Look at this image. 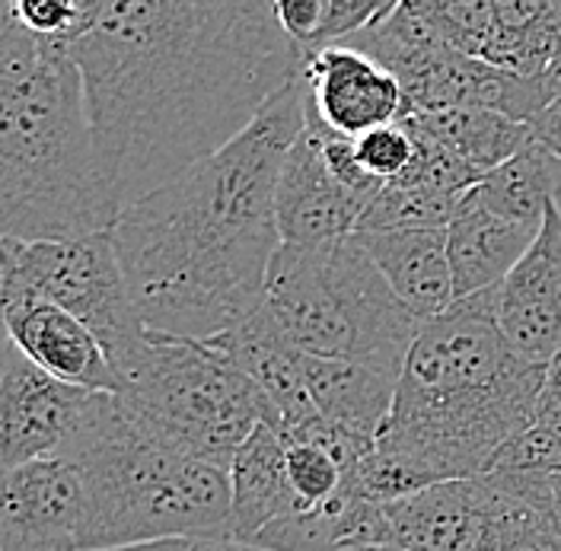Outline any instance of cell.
<instances>
[{
    "label": "cell",
    "instance_id": "f1b7e54d",
    "mask_svg": "<svg viewBox=\"0 0 561 551\" xmlns=\"http://www.w3.org/2000/svg\"><path fill=\"white\" fill-rule=\"evenodd\" d=\"M561 469V437L542 424H529L494 456L491 472L497 475H539ZM489 472V475H491Z\"/></svg>",
    "mask_w": 561,
    "mask_h": 551
},
{
    "label": "cell",
    "instance_id": "30bf717a",
    "mask_svg": "<svg viewBox=\"0 0 561 551\" xmlns=\"http://www.w3.org/2000/svg\"><path fill=\"white\" fill-rule=\"evenodd\" d=\"M115 395L45 374L3 335L0 357V466L65 459L112 409Z\"/></svg>",
    "mask_w": 561,
    "mask_h": 551
},
{
    "label": "cell",
    "instance_id": "d4e9b609",
    "mask_svg": "<svg viewBox=\"0 0 561 551\" xmlns=\"http://www.w3.org/2000/svg\"><path fill=\"white\" fill-rule=\"evenodd\" d=\"M437 484L440 482L421 466L419 459H412L409 452L377 444V449L370 456H364L345 475L342 494L389 507V504H402L415 494H424Z\"/></svg>",
    "mask_w": 561,
    "mask_h": 551
},
{
    "label": "cell",
    "instance_id": "4dcf8cb0",
    "mask_svg": "<svg viewBox=\"0 0 561 551\" xmlns=\"http://www.w3.org/2000/svg\"><path fill=\"white\" fill-rule=\"evenodd\" d=\"M275 13L287 38L304 55H313L325 16V0H275Z\"/></svg>",
    "mask_w": 561,
    "mask_h": 551
},
{
    "label": "cell",
    "instance_id": "d6a6232c",
    "mask_svg": "<svg viewBox=\"0 0 561 551\" xmlns=\"http://www.w3.org/2000/svg\"><path fill=\"white\" fill-rule=\"evenodd\" d=\"M108 551H262L233 542L227 536H182V539H160V542H144V546H128V549Z\"/></svg>",
    "mask_w": 561,
    "mask_h": 551
},
{
    "label": "cell",
    "instance_id": "8992f818",
    "mask_svg": "<svg viewBox=\"0 0 561 551\" xmlns=\"http://www.w3.org/2000/svg\"><path fill=\"white\" fill-rule=\"evenodd\" d=\"M265 310L300 354L354 360L399 377L424 325L354 237L280 245L265 280Z\"/></svg>",
    "mask_w": 561,
    "mask_h": 551
},
{
    "label": "cell",
    "instance_id": "e575fe53",
    "mask_svg": "<svg viewBox=\"0 0 561 551\" xmlns=\"http://www.w3.org/2000/svg\"><path fill=\"white\" fill-rule=\"evenodd\" d=\"M529 131H533V140L539 147H546L552 157L561 160V100L559 103L546 105L533 122H529Z\"/></svg>",
    "mask_w": 561,
    "mask_h": 551
},
{
    "label": "cell",
    "instance_id": "d590c367",
    "mask_svg": "<svg viewBox=\"0 0 561 551\" xmlns=\"http://www.w3.org/2000/svg\"><path fill=\"white\" fill-rule=\"evenodd\" d=\"M542 83V93H546V103H559L561 100V51L552 58V65L546 68V73L539 77Z\"/></svg>",
    "mask_w": 561,
    "mask_h": 551
},
{
    "label": "cell",
    "instance_id": "ffe728a7",
    "mask_svg": "<svg viewBox=\"0 0 561 551\" xmlns=\"http://www.w3.org/2000/svg\"><path fill=\"white\" fill-rule=\"evenodd\" d=\"M304 374L316 412L354 437L380 444L396 405L399 374L354 360H325L304 354Z\"/></svg>",
    "mask_w": 561,
    "mask_h": 551
},
{
    "label": "cell",
    "instance_id": "6da1fadb",
    "mask_svg": "<svg viewBox=\"0 0 561 551\" xmlns=\"http://www.w3.org/2000/svg\"><path fill=\"white\" fill-rule=\"evenodd\" d=\"M68 48L122 210L233 144L304 70L272 0H90Z\"/></svg>",
    "mask_w": 561,
    "mask_h": 551
},
{
    "label": "cell",
    "instance_id": "8d00e7d4",
    "mask_svg": "<svg viewBox=\"0 0 561 551\" xmlns=\"http://www.w3.org/2000/svg\"><path fill=\"white\" fill-rule=\"evenodd\" d=\"M329 551H402V549H392V546H357V549H329Z\"/></svg>",
    "mask_w": 561,
    "mask_h": 551
},
{
    "label": "cell",
    "instance_id": "9c48e42d",
    "mask_svg": "<svg viewBox=\"0 0 561 551\" xmlns=\"http://www.w3.org/2000/svg\"><path fill=\"white\" fill-rule=\"evenodd\" d=\"M386 514L402 551H561L549 519L501 475L444 482Z\"/></svg>",
    "mask_w": 561,
    "mask_h": 551
},
{
    "label": "cell",
    "instance_id": "9a60e30c",
    "mask_svg": "<svg viewBox=\"0 0 561 551\" xmlns=\"http://www.w3.org/2000/svg\"><path fill=\"white\" fill-rule=\"evenodd\" d=\"M275 210L280 245H322L357 233L367 205L332 175L313 125H304L280 167Z\"/></svg>",
    "mask_w": 561,
    "mask_h": 551
},
{
    "label": "cell",
    "instance_id": "83f0119b",
    "mask_svg": "<svg viewBox=\"0 0 561 551\" xmlns=\"http://www.w3.org/2000/svg\"><path fill=\"white\" fill-rule=\"evenodd\" d=\"M354 153L364 173L377 182H396L415 160V138L405 122H392L383 128H374L360 138H354Z\"/></svg>",
    "mask_w": 561,
    "mask_h": 551
},
{
    "label": "cell",
    "instance_id": "52a82bcc",
    "mask_svg": "<svg viewBox=\"0 0 561 551\" xmlns=\"http://www.w3.org/2000/svg\"><path fill=\"white\" fill-rule=\"evenodd\" d=\"M115 374V402L135 427L224 472L259 424L280 431L262 389L208 342L147 329Z\"/></svg>",
    "mask_w": 561,
    "mask_h": 551
},
{
    "label": "cell",
    "instance_id": "4316f807",
    "mask_svg": "<svg viewBox=\"0 0 561 551\" xmlns=\"http://www.w3.org/2000/svg\"><path fill=\"white\" fill-rule=\"evenodd\" d=\"M287 479L310 510L329 507L345 491V469L325 449L310 444H287Z\"/></svg>",
    "mask_w": 561,
    "mask_h": 551
},
{
    "label": "cell",
    "instance_id": "ac0fdd59",
    "mask_svg": "<svg viewBox=\"0 0 561 551\" xmlns=\"http://www.w3.org/2000/svg\"><path fill=\"white\" fill-rule=\"evenodd\" d=\"M370 262L380 268L392 294L431 322L456 303L454 272L447 255V230H386L354 233Z\"/></svg>",
    "mask_w": 561,
    "mask_h": 551
},
{
    "label": "cell",
    "instance_id": "4fadbf2b",
    "mask_svg": "<svg viewBox=\"0 0 561 551\" xmlns=\"http://www.w3.org/2000/svg\"><path fill=\"white\" fill-rule=\"evenodd\" d=\"M501 335L520 357L549 367L561 351V207L552 202L520 265L491 290Z\"/></svg>",
    "mask_w": 561,
    "mask_h": 551
},
{
    "label": "cell",
    "instance_id": "836d02e7",
    "mask_svg": "<svg viewBox=\"0 0 561 551\" xmlns=\"http://www.w3.org/2000/svg\"><path fill=\"white\" fill-rule=\"evenodd\" d=\"M536 424L556 431L561 437V351L546 367V382H542V392L536 402Z\"/></svg>",
    "mask_w": 561,
    "mask_h": 551
},
{
    "label": "cell",
    "instance_id": "3957f363",
    "mask_svg": "<svg viewBox=\"0 0 561 551\" xmlns=\"http://www.w3.org/2000/svg\"><path fill=\"white\" fill-rule=\"evenodd\" d=\"M118 217L70 48L30 33L0 3L3 240H87L112 233Z\"/></svg>",
    "mask_w": 561,
    "mask_h": 551
},
{
    "label": "cell",
    "instance_id": "44dd1931",
    "mask_svg": "<svg viewBox=\"0 0 561 551\" xmlns=\"http://www.w3.org/2000/svg\"><path fill=\"white\" fill-rule=\"evenodd\" d=\"M402 122H409L419 135L434 140L447 153H454L459 163H466L482 179L491 170L504 167L507 160H514L517 153H524L533 144L529 125L504 118L489 108L462 105V108H444L431 115H409Z\"/></svg>",
    "mask_w": 561,
    "mask_h": 551
},
{
    "label": "cell",
    "instance_id": "8fae6325",
    "mask_svg": "<svg viewBox=\"0 0 561 551\" xmlns=\"http://www.w3.org/2000/svg\"><path fill=\"white\" fill-rule=\"evenodd\" d=\"M300 80L304 112L342 138H360L374 128L402 122L405 115L399 80L370 55L345 45L307 55Z\"/></svg>",
    "mask_w": 561,
    "mask_h": 551
},
{
    "label": "cell",
    "instance_id": "74e56055",
    "mask_svg": "<svg viewBox=\"0 0 561 551\" xmlns=\"http://www.w3.org/2000/svg\"><path fill=\"white\" fill-rule=\"evenodd\" d=\"M559 207H561V198H559Z\"/></svg>",
    "mask_w": 561,
    "mask_h": 551
},
{
    "label": "cell",
    "instance_id": "7402d4cb",
    "mask_svg": "<svg viewBox=\"0 0 561 551\" xmlns=\"http://www.w3.org/2000/svg\"><path fill=\"white\" fill-rule=\"evenodd\" d=\"M494 30L482 61L539 80L561 51V0H491Z\"/></svg>",
    "mask_w": 561,
    "mask_h": 551
},
{
    "label": "cell",
    "instance_id": "277c9868",
    "mask_svg": "<svg viewBox=\"0 0 561 551\" xmlns=\"http://www.w3.org/2000/svg\"><path fill=\"white\" fill-rule=\"evenodd\" d=\"M542 382L546 367L501 335L491 290L459 300L421 325L380 447L409 452L440 484L482 479L536 421Z\"/></svg>",
    "mask_w": 561,
    "mask_h": 551
},
{
    "label": "cell",
    "instance_id": "cb8c5ba5",
    "mask_svg": "<svg viewBox=\"0 0 561 551\" xmlns=\"http://www.w3.org/2000/svg\"><path fill=\"white\" fill-rule=\"evenodd\" d=\"M462 207V198L389 182L374 198V205L364 210L357 233H386V230H447Z\"/></svg>",
    "mask_w": 561,
    "mask_h": 551
},
{
    "label": "cell",
    "instance_id": "484cf974",
    "mask_svg": "<svg viewBox=\"0 0 561 551\" xmlns=\"http://www.w3.org/2000/svg\"><path fill=\"white\" fill-rule=\"evenodd\" d=\"M424 10L454 51L482 61L494 30L491 0H424Z\"/></svg>",
    "mask_w": 561,
    "mask_h": 551
},
{
    "label": "cell",
    "instance_id": "7c38bea8",
    "mask_svg": "<svg viewBox=\"0 0 561 551\" xmlns=\"http://www.w3.org/2000/svg\"><path fill=\"white\" fill-rule=\"evenodd\" d=\"M87 494L68 459H38L3 472L0 551H80Z\"/></svg>",
    "mask_w": 561,
    "mask_h": 551
},
{
    "label": "cell",
    "instance_id": "d6986e66",
    "mask_svg": "<svg viewBox=\"0 0 561 551\" xmlns=\"http://www.w3.org/2000/svg\"><path fill=\"white\" fill-rule=\"evenodd\" d=\"M536 237L539 230L511 223L466 195L456 220L447 227L456 303L501 287L504 277L520 265Z\"/></svg>",
    "mask_w": 561,
    "mask_h": 551
},
{
    "label": "cell",
    "instance_id": "5b68a950",
    "mask_svg": "<svg viewBox=\"0 0 561 551\" xmlns=\"http://www.w3.org/2000/svg\"><path fill=\"white\" fill-rule=\"evenodd\" d=\"M65 459L77 466L87 494L80 551L224 536L227 529L230 472L153 440L118 402Z\"/></svg>",
    "mask_w": 561,
    "mask_h": 551
},
{
    "label": "cell",
    "instance_id": "603a6c76",
    "mask_svg": "<svg viewBox=\"0 0 561 551\" xmlns=\"http://www.w3.org/2000/svg\"><path fill=\"white\" fill-rule=\"evenodd\" d=\"M469 198L511 223L539 230L549 205L561 198V160L533 140L524 153L491 170Z\"/></svg>",
    "mask_w": 561,
    "mask_h": 551
},
{
    "label": "cell",
    "instance_id": "f546056e",
    "mask_svg": "<svg viewBox=\"0 0 561 551\" xmlns=\"http://www.w3.org/2000/svg\"><path fill=\"white\" fill-rule=\"evenodd\" d=\"M3 7L30 33L70 45L83 30L90 0H3Z\"/></svg>",
    "mask_w": 561,
    "mask_h": 551
},
{
    "label": "cell",
    "instance_id": "5bb4252c",
    "mask_svg": "<svg viewBox=\"0 0 561 551\" xmlns=\"http://www.w3.org/2000/svg\"><path fill=\"white\" fill-rule=\"evenodd\" d=\"M0 310L3 335L20 347L35 367L65 379L70 386H83L93 392H118V374L100 345V338L70 312L55 307L26 287L0 284Z\"/></svg>",
    "mask_w": 561,
    "mask_h": 551
},
{
    "label": "cell",
    "instance_id": "ba28073f",
    "mask_svg": "<svg viewBox=\"0 0 561 551\" xmlns=\"http://www.w3.org/2000/svg\"><path fill=\"white\" fill-rule=\"evenodd\" d=\"M0 284L26 287L80 319L100 338L112 367H118L147 335L112 233L87 240H3Z\"/></svg>",
    "mask_w": 561,
    "mask_h": 551
},
{
    "label": "cell",
    "instance_id": "e0dca14e",
    "mask_svg": "<svg viewBox=\"0 0 561 551\" xmlns=\"http://www.w3.org/2000/svg\"><path fill=\"white\" fill-rule=\"evenodd\" d=\"M310 510L287 479V444L278 427L259 424L230 466V517L224 536L243 546L275 526L278 519Z\"/></svg>",
    "mask_w": 561,
    "mask_h": 551
},
{
    "label": "cell",
    "instance_id": "1f68e13d",
    "mask_svg": "<svg viewBox=\"0 0 561 551\" xmlns=\"http://www.w3.org/2000/svg\"><path fill=\"white\" fill-rule=\"evenodd\" d=\"M497 475V472H491ZM517 494H524L526 501L549 519V526L556 529L561 539V469L559 472H539V475H501Z\"/></svg>",
    "mask_w": 561,
    "mask_h": 551
},
{
    "label": "cell",
    "instance_id": "2e32d148",
    "mask_svg": "<svg viewBox=\"0 0 561 551\" xmlns=\"http://www.w3.org/2000/svg\"><path fill=\"white\" fill-rule=\"evenodd\" d=\"M208 345L227 354L262 389V395L278 414L280 437L319 414L304 374V354L290 345V338L280 332L275 315L265 307L237 329L210 338Z\"/></svg>",
    "mask_w": 561,
    "mask_h": 551
},
{
    "label": "cell",
    "instance_id": "7a4b0ae2",
    "mask_svg": "<svg viewBox=\"0 0 561 551\" xmlns=\"http://www.w3.org/2000/svg\"><path fill=\"white\" fill-rule=\"evenodd\" d=\"M304 125L297 77L233 144L122 210L112 242L147 329L210 342L265 307L280 167Z\"/></svg>",
    "mask_w": 561,
    "mask_h": 551
}]
</instances>
